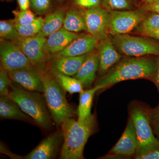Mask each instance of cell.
<instances>
[{"label":"cell","instance_id":"1","mask_svg":"<svg viewBox=\"0 0 159 159\" xmlns=\"http://www.w3.org/2000/svg\"><path fill=\"white\" fill-rule=\"evenodd\" d=\"M157 69V60L145 57H126L120 60L102 75L95 86L100 90L124 80L152 79Z\"/></svg>","mask_w":159,"mask_h":159},{"label":"cell","instance_id":"2","mask_svg":"<svg viewBox=\"0 0 159 159\" xmlns=\"http://www.w3.org/2000/svg\"><path fill=\"white\" fill-rule=\"evenodd\" d=\"M60 125L63 143L60 158L83 159L86 143L96 129L95 115L92 114L82 121L67 118L63 121Z\"/></svg>","mask_w":159,"mask_h":159},{"label":"cell","instance_id":"3","mask_svg":"<svg viewBox=\"0 0 159 159\" xmlns=\"http://www.w3.org/2000/svg\"><path fill=\"white\" fill-rule=\"evenodd\" d=\"M37 70L42 80L43 95L51 118L57 125H60L65 119L74 116L75 110L68 102L66 91L52 74L46 70Z\"/></svg>","mask_w":159,"mask_h":159},{"label":"cell","instance_id":"4","mask_svg":"<svg viewBox=\"0 0 159 159\" xmlns=\"http://www.w3.org/2000/svg\"><path fill=\"white\" fill-rule=\"evenodd\" d=\"M27 90L18 84H12L8 96L18 104L22 110L31 117L40 127L49 129L52 125L43 95Z\"/></svg>","mask_w":159,"mask_h":159},{"label":"cell","instance_id":"5","mask_svg":"<svg viewBox=\"0 0 159 159\" xmlns=\"http://www.w3.org/2000/svg\"><path fill=\"white\" fill-rule=\"evenodd\" d=\"M129 116L132 119L138 141L137 153L159 146L151 124L150 110L144 105L134 102L129 105Z\"/></svg>","mask_w":159,"mask_h":159},{"label":"cell","instance_id":"6","mask_svg":"<svg viewBox=\"0 0 159 159\" xmlns=\"http://www.w3.org/2000/svg\"><path fill=\"white\" fill-rule=\"evenodd\" d=\"M112 41L119 53L129 57L159 54V44L148 38L119 34L114 36Z\"/></svg>","mask_w":159,"mask_h":159},{"label":"cell","instance_id":"7","mask_svg":"<svg viewBox=\"0 0 159 159\" xmlns=\"http://www.w3.org/2000/svg\"><path fill=\"white\" fill-rule=\"evenodd\" d=\"M86 31L101 41L108 37L111 26L109 11L100 6L85 9L83 12Z\"/></svg>","mask_w":159,"mask_h":159},{"label":"cell","instance_id":"8","mask_svg":"<svg viewBox=\"0 0 159 159\" xmlns=\"http://www.w3.org/2000/svg\"><path fill=\"white\" fill-rule=\"evenodd\" d=\"M145 11L143 9L134 11L126 10L110 11V34L114 36L117 34L129 33L138 27L147 17Z\"/></svg>","mask_w":159,"mask_h":159},{"label":"cell","instance_id":"9","mask_svg":"<svg viewBox=\"0 0 159 159\" xmlns=\"http://www.w3.org/2000/svg\"><path fill=\"white\" fill-rule=\"evenodd\" d=\"M1 69L10 73L33 66L19 47L11 41L1 39Z\"/></svg>","mask_w":159,"mask_h":159},{"label":"cell","instance_id":"10","mask_svg":"<svg viewBox=\"0 0 159 159\" xmlns=\"http://www.w3.org/2000/svg\"><path fill=\"white\" fill-rule=\"evenodd\" d=\"M47 38L34 36L21 37L13 42L17 45L28 57L33 66L37 70H45L47 55L45 45Z\"/></svg>","mask_w":159,"mask_h":159},{"label":"cell","instance_id":"11","mask_svg":"<svg viewBox=\"0 0 159 159\" xmlns=\"http://www.w3.org/2000/svg\"><path fill=\"white\" fill-rule=\"evenodd\" d=\"M138 141L132 119L129 116L124 132L109 153L111 157H130L136 155Z\"/></svg>","mask_w":159,"mask_h":159},{"label":"cell","instance_id":"12","mask_svg":"<svg viewBox=\"0 0 159 159\" xmlns=\"http://www.w3.org/2000/svg\"><path fill=\"white\" fill-rule=\"evenodd\" d=\"M12 82L25 89L43 93V85L40 75L34 66L21 69L8 73Z\"/></svg>","mask_w":159,"mask_h":159},{"label":"cell","instance_id":"13","mask_svg":"<svg viewBox=\"0 0 159 159\" xmlns=\"http://www.w3.org/2000/svg\"><path fill=\"white\" fill-rule=\"evenodd\" d=\"M62 133L56 132L47 137L22 159H51L56 158L62 140Z\"/></svg>","mask_w":159,"mask_h":159},{"label":"cell","instance_id":"14","mask_svg":"<svg viewBox=\"0 0 159 159\" xmlns=\"http://www.w3.org/2000/svg\"><path fill=\"white\" fill-rule=\"evenodd\" d=\"M99 59V74L103 75L122 59V56L114 45L112 40L107 37L99 41L97 47Z\"/></svg>","mask_w":159,"mask_h":159},{"label":"cell","instance_id":"15","mask_svg":"<svg viewBox=\"0 0 159 159\" xmlns=\"http://www.w3.org/2000/svg\"><path fill=\"white\" fill-rule=\"evenodd\" d=\"M99 41L91 34L78 35L64 50L58 53L57 57L77 56L89 54L97 48Z\"/></svg>","mask_w":159,"mask_h":159},{"label":"cell","instance_id":"16","mask_svg":"<svg viewBox=\"0 0 159 159\" xmlns=\"http://www.w3.org/2000/svg\"><path fill=\"white\" fill-rule=\"evenodd\" d=\"M99 68L98 52L93 51L89 53L85 61L74 77L79 80L84 87L90 89L96 79V74Z\"/></svg>","mask_w":159,"mask_h":159},{"label":"cell","instance_id":"17","mask_svg":"<svg viewBox=\"0 0 159 159\" xmlns=\"http://www.w3.org/2000/svg\"><path fill=\"white\" fill-rule=\"evenodd\" d=\"M78 34L62 27L47 38L45 51L48 54H58L70 44Z\"/></svg>","mask_w":159,"mask_h":159},{"label":"cell","instance_id":"18","mask_svg":"<svg viewBox=\"0 0 159 159\" xmlns=\"http://www.w3.org/2000/svg\"><path fill=\"white\" fill-rule=\"evenodd\" d=\"M89 54L70 57L57 56L53 61L51 69L65 75L74 76L79 71Z\"/></svg>","mask_w":159,"mask_h":159},{"label":"cell","instance_id":"19","mask_svg":"<svg viewBox=\"0 0 159 159\" xmlns=\"http://www.w3.org/2000/svg\"><path fill=\"white\" fill-rule=\"evenodd\" d=\"M0 116L6 119H15L30 122H35L34 119L24 112L18 104L8 96H1Z\"/></svg>","mask_w":159,"mask_h":159},{"label":"cell","instance_id":"20","mask_svg":"<svg viewBox=\"0 0 159 159\" xmlns=\"http://www.w3.org/2000/svg\"><path fill=\"white\" fill-rule=\"evenodd\" d=\"M65 13L63 9H58L50 13L44 19L42 28L37 34L39 37H48L63 27Z\"/></svg>","mask_w":159,"mask_h":159},{"label":"cell","instance_id":"21","mask_svg":"<svg viewBox=\"0 0 159 159\" xmlns=\"http://www.w3.org/2000/svg\"><path fill=\"white\" fill-rule=\"evenodd\" d=\"M99 89L95 86L83 90L80 93L79 105L77 108V116L79 121H82L92 115L91 108L94 96Z\"/></svg>","mask_w":159,"mask_h":159},{"label":"cell","instance_id":"22","mask_svg":"<svg viewBox=\"0 0 159 159\" xmlns=\"http://www.w3.org/2000/svg\"><path fill=\"white\" fill-rule=\"evenodd\" d=\"M51 73L62 88L70 94L80 93L84 90L82 83L76 78L62 74L54 69H51Z\"/></svg>","mask_w":159,"mask_h":159},{"label":"cell","instance_id":"23","mask_svg":"<svg viewBox=\"0 0 159 159\" xmlns=\"http://www.w3.org/2000/svg\"><path fill=\"white\" fill-rule=\"evenodd\" d=\"M63 27L71 32L77 33L85 30V20L83 13L74 9L69 10L66 13Z\"/></svg>","mask_w":159,"mask_h":159},{"label":"cell","instance_id":"24","mask_svg":"<svg viewBox=\"0 0 159 159\" xmlns=\"http://www.w3.org/2000/svg\"><path fill=\"white\" fill-rule=\"evenodd\" d=\"M43 23L44 19L39 16L36 18L34 21L27 25H19L14 23L13 24L22 37H29L37 36L42 28Z\"/></svg>","mask_w":159,"mask_h":159},{"label":"cell","instance_id":"25","mask_svg":"<svg viewBox=\"0 0 159 159\" xmlns=\"http://www.w3.org/2000/svg\"><path fill=\"white\" fill-rule=\"evenodd\" d=\"M159 29V14L153 12L147 16L137 27V31L146 36L152 31Z\"/></svg>","mask_w":159,"mask_h":159},{"label":"cell","instance_id":"26","mask_svg":"<svg viewBox=\"0 0 159 159\" xmlns=\"http://www.w3.org/2000/svg\"><path fill=\"white\" fill-rule=\"evenodd\" d=\"M22 37L12 20L0 21V37L1 39L13 42Z\"/></svg>","mask_w":159,"mask_h":159},{"label":"cell","instance_id":"27","mask_svg":"<svg viewBox=\"0 0 159 159\" xmlns=\"http://www.w3.org/2000/svg\"><path fill=\"white\" fill-rule=\"evenodd\" d=\"M101 4L108 11L131 10L132 7L130 0H101Z\"/></svg>","mask_w":159,"mask_h":159},{"label":"cell","instance_id":"28","mask_svg":"<svg viewBox=\"0 0 159 159\" xmlns=\"http://www.w3.org/2000/svg\"><path fill=\"white\" fill-rule=\"evenodd\" d=\"M12 13L14 16V19L12 20L15 24L19 25H25L34 21L36 17L34 12L30 9L22 10H13Z\"/></svg>","mask_w":159,"mask_h":159},{"label":"cell","instance_id":"29","mask_svg":"<svg viewBox=\"0 0 159 159\" xmlns=\"http://www.w3.org/2000/svg\"><path fill=\"white\" fill-rule=\"evenodd\" d=\"M51 6V0H30V8L36 14H44Z\"/></svg>","mask_w":159,"mask_h":159},{"label":"cell","instance_id":"30","mask_svg":"<svg viewBox=\"0 0 159 159\" xmlns=\"http://www.w3.org/2000/svg\"><path fill=\"white\" fill-rule=\"evenodd\" d=\"M12 80L10 79L8 73L1 69L0 72V95L8 96L12 84Z\"/></svg>","mask_w":159,"mask_h":159},{"label":"cell","instance_id":"31","mask_svg":"<svg viewBox=\"0 0 159 159\" xmlns=\"http://www.w3.org/2000/svg\"><path fill=\"white\" fill-rule=\"evenodd\" d=\"M135 157L137 159H159V146L136 154Z\"/></svg>","mask_w":159,"mask_h":159},{"label":"cell","instance_id":"32","mask_svg":"<svg viewBox=\"0 0 159 159\" xmlns=\"http://www.w3.org/2000/svg\"><path fill=\"white\" fill-rule=\"evenodd\" d=\"M150 117L153 133L159 140V104L155 108L150 110Z\"/></svg>","mask_w":159,"mask_h":159},{"label":"cell","instance_id":"33","mask_svg":"<svg viewBox=\"0 0 159 159\" xmlns=\"http://www.w3.org/2000/svg\"><path fill=\"white\" fill-rule=\"evenodd\" d=\"M75 6L85 9L100 6L101 0H74Z\"/></svg>","mask_w":159,"mask_h":159},{"label":"cell","instance_id":"34","mask_svg":"<svg viewBox=\"0 0 159 159\" xmlns=\"http://www.w3.org/2000/svg\"><path fill=\"white\" fill-rule=\"evenodd\" d=\"M142 9L145 11H152L159 14V1L155 2L145 3L142 6Z\"/></svg>","mask_w":159,"mask_h":159},{"label":"cell","instance_id":"35","mask_svg":"<svg viewBox=\"0 0 159 159\" xmlns=\"http://www.w3.org/2000/svg\"><path fill=\"white\" fill-rule=\"evenodd\" d=\"M20 10H25L30 8V0H16Z\"/></svg>","mask_w":159,"mask_h":159},{"label":"cell","instance_id":"36","mask_svg":"<svg viewBox=\"0 0 159 159\" xmlns=\"http://www.w3.org/2000/svg\"><path fill=\"white\" fill-rule=\"evenodd\" d=\"M157 60V69L156 72L154 76L152 79L153 80L154 83L157 87V88L159 92V54Z\"/></svg>","mask_w":159,"mask_h":159},{"label":"cell","instance_id":"37","mask_svg":"<svg viewBox=\"0 0 159 159\" xmlns=\"http://www.w3.org/2000/svg\"><path fill=\"white\" fill-rule=\"evenodd\" d=\"M146 36L159 40V29L152 31L147 34Z\"/></svg>","mask_w":159,"mask_h":159},{"label":"cell","instance_id":"38","mask_svg":"<svg viewBox=\"0 0 159 159\" xmlns=\"http://www.w3.org/2000/svg\"><path fill=\"white\" fill-rule=\"evenodd\" d=\"M145 3H152L155 2L159 1V0H143Z\"/></svg>","mask_w":159,"mask_h":159},{"label":"cell","instance_id":"39","mask_svg":"<svg viewBox=\"0 0 159 159\" xmlns=\"http://www.w3.org/2000/svg\"><path fill=\"white\" fill-rule=\"evenodd\" d=\"M57 1H62V0H57Z\"/></svg>","mask_w":159,"mask_h":159}]
</instances>
